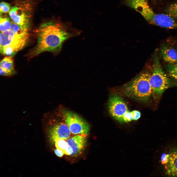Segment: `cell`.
I'll return each mask as SVG.
<instances>
[{
	"label": "cell",
	"mask_w": 177,
	"mask_h": 177,
	"mask_svg": "<svg viewBox=\"0 0 177 177\" xmlns=\"http://www.w3.org/2000/svg\"><path fill=\"white\" fill-rule=\"evenodd\" d=\"M150 75L147 72L143 73L126 84L124 88L125 94L138 101H147L152 94L149 81Z\"/></svg>",
	"instance_id": "3"
},
{
	"label": "cell",
	"mask_w": 177,
	"mask_h": 177,
	"mask_svg": "<svg viewBox=\"0 0 177 177\" xmlns=\"http://www.w3.org/2000/svg\"><path fill=\"white\" fill-rule=\"evenodd\" d=\"M54 152L55 154L59 157H62L64 154L63 151L57 148L54 150Z\"/></svg>",
	"instance_id": "23"
},
{
	"label": "cell",
	"mask_w": 177,
	"mask_h": 177,
	"mask_svg": "<svg viewBox=\"0 0 177 177\" xmlns=\"http://www.w3.org/2000/svg\"><path fill=\"white\" fill-rule=\"evenodd\" d=\"M108 109L110 115L120 122H123V117L128 111L127 106L123 100L116 95H112L109 99Z\"/></svg>",
	"instance_id": "7"
},
{
	"label": "cell",
	"mask_w": 177,
	"mask_h": 177,
	"mask_svg": "<svg viewBox=\"0 0 177 177\" xmlns=\"http://www.w3.org/2000/svg\"><path fill=\"white\" fill-rule=\"evenodd\" d=\"M133 117V120H137L140 117V112L137 110H134L132 111Z\"/></svg>",
	"instance_id": "21"
},
{
	"label": "cell",
	"mask_w": 177,
	"mask_h": 177,
	"mask_svg": "<svg viewBox=\"0 0 177 177\" xmlns=\"http://www.w3.org/2000/svg\"><path fill=\"white\" fill-rule=\"evenodd\" d=\"M161 54L163 59L168 63H172L177 61V50L170 46H163L161 50Z\"/></svg>",
	"instance_id": "11"
},
{
	"label": "cell",
	"mask_w": 177,
	"mask_h": 177,
	"mask_svg": "<svg viewBox=\"0 0 177 177\" xmlns=\"http://www.w3.org/2000/svg\"><path fill=\"white\" fill-rule=\"evenodd\" d=\"M55 143L57 148L60 149L63 151L68 145L67 141L62 139L57 140L56 141Z\"/></svg>",
	"instance_id": "17"
},
{
	"label": "cell",
	"mask_w": 177,
	"mask_h": 177,
	"mask_svg": "<svg viewBox=\"0 0 177 177\" xmlns=\"http://www.w3.org/2000/svg\"><path fill=\"white\" fill-rule=\"evenodd\" d=\"M66 141L73 150V152L71 155H77L82 151L86 146L87 134H77L69 138Z\"/></svg>",
	"instance_id": "9"
},
{
	"label": "cell",
	"mask_w": 177,
	"mask_h": 177,
	"mask_svg": "<svg viewBox=\"0 0 177 177\" xmlns=\"http://www.w3.org/2000/svg\"><path fill=\"white\" fill-rule=\"evenodd\" d=\"M0 67L3 70L5 76H11L15 73L12 57L7 56L4 57L0 61Z\"/></svg>",
	"instance_id": "13"
},
{
	"label": "cell",
	"mask_w": 177,
	"mask_h": 177,
	"mask_svg": "<svg viewBox=\"0 0 177 177\" xmlns=\"http://www.w3.org/2000/svg\"><path fill=\"white\" fill-rule=\"evenodd\" d=\"M62 116L71 132L74 134H87L89 130L88 123L76 114L67 110H63Z\"/></svg>",
	"instance_id": "6"
},
{
	"label": "cell",
	"mask_w": 177,
	"mask_h": 177,
	"mask_svg": "<svg viewBox=\"0 0 177 177\" xmlns=\"http://www.w3.org/2000/svg\"><path fill=\"white\" fill-rule=\"evenodd\" d=\"M9 15L14 22L21 27L28 29L29 22L25 14L16 6L13 7Z\"/></svg>",
	"instance_id": "10"
},
{
	"label": "cell",
	"mask_w": 177,
	"mask_h": 177,
	"mask_svg": "<svg viewBox=\"0 0 177 177\" xmlns=\"http://www.w3.org/2000/svg\"><path fill=\"white\" fill-rule=\"evenodd\" d=\"M63 152L66 155H71L73 152V150L72 147L68 144Z\"/></svg>",
	"instance_id": "22"
},
{
	"label": "cell",
	"mask_w": 177,
	"mask_h": 177,
	"mask_svg": "<svg viewBox=\"0 0 177 177\" xmlns=\"http://www.w3.org/2000/svg\"><path fill=\"white\" fill-rule=\"evenodd\" d=\"M10 4L6 2H2L0 4V15L3 13H6L10 10Z\"/></svg>",
	"instance_id": "18"
},
{
	"label": "cell",
	"mask_w": 177,
	"mask_h": 177,
	"mask_svg": "<svg viewBox=\"0 0 177 177\" xmlns=\"http://www.w3.org/2000/svg\"><path fill=\"white\" fill-rule=\"evenodd\" d=\"M133 120V117L132 111H128L124 115L123 118V122H127Z\"/></svg>",
	"instance_id": "19"
},
{
	"label": "cell",
	"mask_w": 177,
	"mask_h": 177,
	"mask_svg": "<svg viewBox=\"0 0 177 177\" xmlns=\"http://www.w3.org/2000/svg\"><path fill=\"white\" fill-rule=\"evenodd\" d=\"M166 70L170 76L177 80V61L172 63H168L166 66Z\"/></svg>",
	"instance_id": "14"
},
{
	"label": "cell",
	"mask_w": 177,
	"mask_h": 177,
	"mask_svg": "<svg viewBox=\"0 0 177 177\" xmlns=\"http://www.w3.org/2000/svg\"><path fill=\"white\" fill-rule=\"evenodd\" d=\"M166 174L171 177H177V150L170 154L169 160L165 165Z\"/></svg>",
	"instance_id": "12"
},
{
	"label": "cell",
	"mask_w": 177,
	"mask_h": 177,
	"mask_svg": "<svg viewBox=\"0 0 177 177\" xmlns=\"http://www.w3.org/2000/svg\"><path fill=\"white\" fill-rule=\"evenodd\" d=\"M49 134L50 140L54 143L59 139H67L70 135L71 132L66 123H60L52 127Z\"/></svg>",
	"instance_id": "8"
},
{
	"label": "cell",
	"mask_w": 177,
	"mask_h": 177,
	"mask_svg": "<svg viewBox=\"0 0 177 177\" xmlns=\"http://www.w3.org/2000/svg\"><path fill=\"white\" fill-rule=\"evenodd\" d=\"M28 29L21 28L17 31L10 29L0 32V51L7 56L12 57L23 49L30 37Z\"/></svg>",
	"instance_id": "2"
},
{
	"label": "cell",
	"mask_w": 177,
	"mask_h": 177,
	"mask_svg": "<svg viewBox=\"0 0 177 177\" xmlns=\"http://www.w3.org/2000/svg\"><path fill=\"white\" fill-rule=\"evenodd\" d=\"M166 14L173 19H177V2L169 5L165 10Z\"/></svg>",
	"instance_id": "15"
},
{
	"label": "cell",
	"mask_w": 177,
	"mask_h": 177,
	"mask_svg": "<svg viewBox=\"0 0 177 177\" xmlns=\"http://www.w3.org/2000/svg\"><path fill=\"white\" fill-rule=\"evenodd\" d=\"M141 15L149 24L163 28L177 29V22L167 14L155 13L149 4Z\"/></svg>",
	"instance_id": "5"
},
{
	"label": "cell",
	"mask_w": 177,
	"mask_h": 177,
	"mask_svg": "<svg viewBox=\"0 0 177 177\" xmlns=\"http://www.w3.org/2000/svg\"><path fill=\"white\" fill-rule=\"evenodd\" d=\"M37 33V44L31 53L32 57L44 52H59L64 42L73 35L60 24L51 22L42 24Z\"/></svg>",
	"instance_id": "1"
},
{
	"label": "cell",
	"mask_w": 177,
	"mask_h": 177,
	"mask_svg": "<svg viewBox=\"0 0 177 177\" xmlns=\"http://www.w3.org/2000/svg\"><path fill=\"white\" fill-rule=\"evenodd\" d=\"M170 156V154H163L161 157L162 164L164 166L166 164L169 160Z\"/></svg>",
	"instance_id": "20"
},
{
	"label": "cell",
	"mask_w": 177,
	"mask_h": 177,
	"mask_svg": "<svg viewBox=\"0 0 177 177\" xmlns=\"http://www.w3.org/2000/svg\"><path fill=\"white\" fill-rule=\"evenodd\" d=\"M149 81L152 94L156 101L159 100L164 91L171 85V82L163 70L158 58H155Z\"/></svg>",
	"instance_id": "4"
},
{
	"label": "cell",
	"mask_w": 177,
	"mask_h": 177,
	"mask_svg": "<svg viewBox=\"0 0 177 177\" xmlns=\"http://www.w3.org/2000/svg\"><path fill=\"white\" fill-rule=\"evenodd\" d=\"M12 22L9 18L7 17H0V32L5 31L11 28Z\"/></svg>",
	"instance_id": "16"
}]
</instances>
